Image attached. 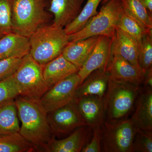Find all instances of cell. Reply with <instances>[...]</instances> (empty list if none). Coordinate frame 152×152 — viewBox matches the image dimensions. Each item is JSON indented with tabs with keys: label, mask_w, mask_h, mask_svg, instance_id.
<instances>
[{
	"label": "cell",
	"mask_w": 152,
	"mask_h": 152,
	"mask_svg": "<svg viewBox=\"0 0 152 152\" xmlns=\"http://www.w3.org/2000/svg\"><path fill=\"white\" fill-rule=\"evenodd\" d=\"M20 96L13 75L0 81V104L15 99Z\"/></svg>",
	"instance_id": "28"
},
{
	"label": "cell",
	"mask_w": 152,
	"mask_h": 152,
	"mask_svg": "<svg viewBox=\"0 0 152 152\" xmlns=\"http://www.w3.org/2000/svg\"><path fill=\"white\" fill-rule=\"evenodd\" d=\"M39 100L20 96L15 99L22 123L19 133L32 144L35 151L45 152L55 137L49 125L48 113Z\"/></svg>",
	"instance_id": "1"
},
{
	"label": "cell",
	"mask_w": 152,
	"mask_h": 152,
	"mask_svg": "<svg viewBox=\"0 0 152 152\" xmlns=\"http://www.w3.org/2000/svg\"><path fill=\"white\" fill-rule=\"evenodd\" d=\"M0 32L4 35L12 32L11 0H0Z\"/></svg>",
	"instance_id": "29"
},
{
	"label": "cell",
	"mask_w": 152,
	"mask_h": 152,
	"mask_svg": "<svg viewBox=\"0 0 152 152\" xmlns=\"http://www.w3.org/2000/svg\"><path fill=\"white\" fill-rule=\"evenodd\" d=\"M102 1L88 0L77 17L64 28L67 35L75 34L84 27L90 19L98 13V6Z\"/></svg>",
	"instance_id": "22"
},
{
	"label": "cell",
	"mask_w": 152,
	"mask_h": 152,
	"mask_svg": "<svg viewBox=\"0 0 152 152\" xmlns=\"http://www.w3.org/2000/svg\"><path fill=\"white\" fill-rule=\"evenodd\" d=\"M34 145L18 133L0 135V152H31Z\"/></svg>",
	"instance_id": "23"
},
{
	"label": "cell",
	"mask_w": 152,
	"mask_h": 152,
	"mask_svg": "<svg viewBox=\"0 0 152 152\" xmlns=\"http://www.w3.org/2000/svg\"><path fill=\"white\" fill-rule=\"evenodd\" d=\"M138 47L139 42L136 39L116 27L112 42L111 56H120L133 65L140 66Z\"/></svg>",
	"instance_id": "15"
},
{
	"label": "cell",
	"mask_w": 152,
	"mask_h": 152,
	"mask_svg": "<svg viewBox=\"0 0 152 152\" xmlns=\"http://www.w3.org/2000/svg\"><path fill=\"white\" fill-rule=\"evenodd\" d=\"M93 129L88 126L76 129L67 137L50 142L45 152H80L91 137Z\"/></svg>",
	"instance_id": "12"
},
{
	"label": "cell",
	"mask_w": 152,
	"mask_h": 152,
	"mask_svg": "<svg viewBox=\"0 0 152 152\" xmlns=\"http://www.w3.org/2000/svg\"><path fill=\"white\" fill-rule=\"evenodd\" d=\"M138 62L145 71L152 67V32L147 33L139 42Z\"/></svg>",
	"instance_id": "26"
},
{
	"label": "cell",
	"mask_w": 152,
	"mask_h": 152,
	"mask_svg": "<svg viewBox=\"0 0 152 152\" xmlns=\"http://www.w3.org/2000/svg\"><path fill=\"white\" fill-rule=\"evenodd\" d=\"M13 76L20 96L23 97L39 100L49 90L43 75V66L29 53L22 58Z\"/></svg>",
	"instance_id": "6"
},
{
	"label": "cell",
	"mask_w": 152,
	"mask_h": 152,
	"mask_svg": "<svg viewBox=\"0 0 152 152\" xmlns=\"http://www.w3.org/2000/svg\"><path fill=\"white\" fill-rule=\"evenodd\" d=\"M92 131V137L84 147L81 152H102L101 126L94 128Z\"/></svg>",
	"instance_id": "31"
},
{
	"label": "cell",
	"mask_w": 152,
	"mask_h": 152,
	"mask_svg": "<svg viewBox=\"0 0 152 152\" xmlns=\"http://www.w3.org/2000/svg\"><path fill=\"white\" fill-rule=\"evenodd\" d=\"M28 38L12 32L0 38V61L23 58L29 53Z\"/></svg>",
	"instance_id": "20"
},
{
	"label": "cell",
	"mask_w": 152,
	"mask_h": 152,
	"mask_svg": "<svg viewBox=\"0 0 152 152\" xmlns=\"http://www.w3.org/2000/svg\"><path fill=\"white\" fill-rule=\"evenodd\" d=\"M101 36L94 37L69 42L62 54L79 69L82 67L97 45Z\"/></svg>",
	"instance_id": "18"
},
{
	"label": "cell",
	"mask_w": 152,
	"mask_h": 152,
	"mask_svg": "<svg viewBox=\"0 0 152 152\" xmlns=\"http://www.w3.org/2000/svg\"><path fill=\"white\" fill-rule=\"evenodd\" d=\"M117 28L136 39L138 42L147 33L152 32L144 27L135 19L123 10L117 24Z\"/></svg>",
	"instance_id": "25"
},
{
	"label": "cell",
	"mask_w": 152,
	"mask_h": 152,
	"mask_svg": "<svg viewBox=\"0 0 152 152\" xmlns=\"http://www.w3.org/2000/svg\"><path fill=\"white\" fill-rule=\"evenodd\" d=\"M112 80L140 87L143 83L146 71L140 66L133 65L121 57L111 56L106 69Z\"/></svg>",
	"instance_id": "10"
},
{
	"label": "cell",
	"mask_w": 152,
	"mask_h": 152,
	"mask_svg": "<svg viewBox=\"0 0 152 152\" xmlns=\"http://www.w3.org/2000/svg\"><path fill=\"white\" fill-rule=\"evenodd\" d=\"M22 58H12L0 61V81L14 75L18 68Z\"/></svg>",
	"instance_id": "30"
},
{
	"label": "cell",
	"mask_w": 152,
	"mask_h": 152,
	"mask_svg": "<svg viewBox=\"0 0 152 152\" xmlns=\"http://www.w3.org/2000/svg\"><path fill=\"white\" fill-rule=\"evenodd\" d=\"M84 0H50L48 11L53 16V23L64 28L80 12Z\"/></svg>",
	"instance_id": "14"
},
{
	"label": "cell",
	"mask_w": 152,
	"mask_h": 152,
	"mask_svg": "<svg viewBox=\"0 0 152 152\" xmlns=\"http://www.w3.org/2000/svg\"><path fill=\"white\" fill-rule=\"evenodd\" d=\"M140 91V87L110 79L103 99L105 121L126 118L132 110Z\"/></svg>",
	"instance_id": "4"
},
{
	"label": "cell",
	"mask_w": 152,
	"mask_h": 152,
	"mask_svg": "<svg viewBox=\"0 0 152 152\" xmlns=\"http://www.w3.org/2000/svg\"><path fill=\"white\" fill-rule=\"evenodd\" d=\"M43 66V75L49 89L72 74L77 73L78 68L60 55Z\"/></svg>",
	"instance_id": "17"
},
{
	"label": "cell",
	"mask_w": 152,
	"mask_h": 152,
	"mask_svg": "<svg viewBox=\"0 0 152 152\" xmlns=\"http://www.w3.org/2000/svg\"><path fill=\"white\" fill-rule=\"evenodd\" d=\"M134 113L131 118L136 128L152 131V89L141 91L136 102Z\"/></svg>",
	"instance_id": "19"
},
{
	"label": "cell",
	"mask_w": 152,
	"mask_h": 152,
	"mask_svg": "<svg viewBox=\"0 0 152 152\" xmlns=\"http://www.w3.org/2000/svg\"><path fill=\"white\" fill-rule=\"evenodd\" d=\"M143 85L144 88L152 89V67L146 71Z\"/></svg>",
	"instance_id": "32"
},
{
	"label": "cell",
	"mask_w": 152,
	"mask_h": 152,
	"mask_svg": "<svg viewBox=\"0 0 152 152\" xmlns=\"http://www.w3.org/2000/svg\"><path fill=\"white\" fill-rule=\"evenodd\" d=\"M109 1V0H103L102 1V4H104L105 3L107 2V1Z\"/></svg>",
	"instance_id": "34"
},
{
	"label": "cell",
	"mask_w": 152,
	"mask_h": 152,
	"mask_svg": "<svg viewBox=\"0 0 152 152\" xmlns=\"http://www.w3.org/2000/svg\"><path fill=\"white\" fill-rule=\"evenodd\" d=\"M47 0H11L12 32L29 38L53 18Z\"/></svg>",
	"instance_id": "2"
},
{
	"label": "cell",
	"mask_w": 152,
	"mask_h": 152,
	"mask_svg": "<svg viewBox=\"0 0 152 152\" xmlns=\"http://www.w3.org/2000/svg\"><path fill=\"white\" fill-rule=\"evenodd\" d=\"M20 130L15 99L0 104V135L18 133Z\"/></svg>",
	"instance_id": "21"
},
{
	"label": "cell",
	"mask_w": 152,
	"mask_h": 152,
	"mask_svg": "<svg viewBox=\"0 0 152 152\" xmlns=\"http://www.w3.org/2000/svg\"><path fill=\"white\" fill-rule=\"evenodd\" d=\"M103 4L100 12L90 19L84 27L68 36L69 42L96 36L114 37L117 22L123 10L121 1V0H109Z\"/></svg>",
	"instance_id": "5"
},
{
	"label": "cell",
	"mask_w": 152,
	"mask_h": 152,
	"mask_svg": "<svg viewBox=\"0 0 152 152\" xmlns=\"http://www.w3.org/2000/svg\"><path fill=\"white\" fill-rule=\"evenodd\" d=\"M4 36V35H3L2 33H1L0 32V38H1L2 37H3V36Z\"/></svg>",
	"instance_id": "35"
},
{
	"label": "cell",
	"mask_w": 152,
	"mask_h": 152,
	"mask_svg": "<svg viewBox=\"0 0 152 152\" xmlns=\"http://www.w3.org/2000/svg\"><path fill=\"white\" fill-rule=\"evenodd\" d=\"M123 9L144 28L152 30V14L139 0H121Z\"/></svg>",
	"instance_id": "24"
},
{
	"label": "cell",
	"mask_w": 152,
	"mask_h": 152,
	"mask_svg": "<svg viewBox=\"0 0 152 152\" xmlns=\"http://www.w3.org/2000/svg\"><path fill=\"white\" fill-rule=\"evenodd\" d=\"M28 39L30 55L41 65L61 55L69 42L64 28L53 23L39 28Z\"/></svg>",
	"instance_id": "3"
},
{
	"label": "cell",
	"mask_w": 152,
	"mask_h": 152,
	"mask_svg": "<svg viewBox=\"0 0 152 152\" xmlns=\"http://www.w3.org/2000/svg\"><path fill=\"white\" fill-rule=\"evenodd\" d=\"M48 118L55 137L69 135L77 128L87 126L75 101L48 113Z\"/></svg>",
	"instance_id": "9"
},
{
	"label": "cell",
	"mask_w": 152,
	"mask_h": 152,
	"mask_svg": "<svg viewBox=\"0 0 152 152\" xmlns=\"http://www.w3.org/2000/svg\"><path fill=\"white\" fill-rule=\"evenodd\" d=\"M80 84L77 73L72 74L49 89L39 99L47 113L74 102L75 92Z\"/></svg>",
	"instance_id": "8"
},
{
	"label": "cell",
	"mask_w": 152,
	"mask_h": 152,
	"mask_svg": "<svg viewBox=\"0 0 152 152\" xmlns=\"http://www.w3.org/2000/svg\"><path fill=\"white\" fill-rule=\"evenodd\" d=\"M132 152H152V131L137 129L133 140Z\"/></svg>",
	"instance_id": "27"
},
{
	"label": "cell",
	"mask_w": 152,
	"mask_h": 152,
	"mask_svg": "<svg viewBox=\"0 0 152 152\" xmlns=\"http://www.w3.org/2000/svg\"><path fill=\"white\" fill-rule=\"evenodd\" d=\"M103 99L88 96L76 99L75 102L87 126L92 129L101 126L105 120Z\"/></svg>",
	"instance_id": "13"
},
{
	"label": "cell",
	"mask_w": 152,
	"mask_h": 152,
	"mask_svg": "<svg viewBox=\"0 0 152 152\" xmlns=\"http://www.w3.org/2000/svg\"><path fill=\"white\" fill-rule=\"evenodd\" d=\"M109 80V76L105 69H98L94 71L77 88L75 100L88 96H96L103 99Z\"/></svg>",
	"instance_id": "16"
},
{
	"label": "cell",
	"mask_w": 152,
	"mask_h": 152,
	"mask_svg": "<svg viewBox=\"0 0 152 152\" xmlns=\"http://www.w3.org/2000/svg\"><path fill=\"white\" fill-rule=\"evenodd\" d=\"M113 38L101 36L93 51L77 72L80 84L94 71L98 69H106L112 56Z\"/></svg>",
	"instance_id": "11"
},
{
	"label": "cell",
	"mask_w": 152,
	"mask_h": 152,
	"mask_svg": "<svg viewBox=\"0 0 152 152\" xmlns=\"http://www.w3.org/2000/svg\"><path fill=\"white\" fill-rule=\"evenodd\" d=\"M101 149L104 152H132L137 129L131 118L104 121L101 125Z\"/></svg>",
	"instance_id": "7"
},
{
	"label": "cell",
	"mask_w": 152,
	"mask_h": 152,
	"mask_svg": "<svg viewBox=\"0 0 152 152\" xmlns=\"http://www.w3.org/2000/svg\"><path fill=\"white\" fill-rule=\"evenodd\" d=\"M144 7L151 14H152V0H139Z\"/></svg>",
	"instance_id": "33"
}]
</instances>
